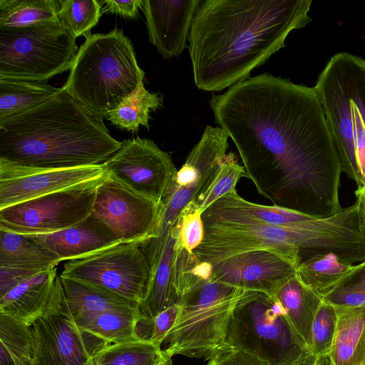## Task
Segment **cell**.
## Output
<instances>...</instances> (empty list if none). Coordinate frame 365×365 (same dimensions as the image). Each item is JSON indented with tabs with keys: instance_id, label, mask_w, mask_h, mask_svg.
<instances>
[{
	"instance_id": "obj_17",
	"label": "cell",
	"mask_w": 365,
	"mask_h": 365,
	"mask_svg": "<svg viewBox=\"0 0 365 365\" xmlns=\"http://www.w3.org/2000/svg\"><path fill=\"white\" fill-rule=\"evenodd\" d=\"M202 0H143L149 41L165 59L187 46L192 22Z\"/></svg>"
},
{
	"instance_id": "obj_34",
	"label": "cell",
	"mask_w": 365,
	"mask_h": 365,
	"mask_svg": "<svg viewBox=\"0 0 365 365\" xmlns=\"http://www.w3.org/2000/svg\"><path fill=\"white\" fill-rule=\"evenodd\" d=\"M177 315L178 305H174L153 317L139 316L135 325L136 339L162 346Z\"/></svg>"
},
{
	"instance_id": "obj_6",
	"label": "cell",
	"mask_w": 365,
	"mask_h": 365,
	"mask_svg": "<svg viewBox=\"0 0 365 365\" xmlns=\"http://www.w3.org/2000/svg\"><path fill=\"white\" fill-rule=\"evenodd\" d=\"M248 292L211 278L190 289L178 302L175 322L163 344L165 357L210 360L222 350L232 312Z\"/></svg>"
},
{
	"instance_id": "obj_35",
	"label": "cell",
	"mask_w": 365,
	"mask_h": 365,
	"mask_svg": "<svg viewBox=\"0 0 365 365\" xmlns=\"http://www.w3.org/2000/svg\"><path fill=\"white\" fill-rule=\"evenodd\" d=\"M177 241L188 252H193L205 237V226L202 213L192 203L181 212L176 223Z\"/></svg>"
},
{
	"instance_id": "obj_18",
	"label": "cell",
	"mask_w": 365,
	"mask_h": 365,
	"mask_svg": "<svg viewBox=\"0 0 365 365\" xmlns=\"http://www.w3.org/2000/svg\"><path fill=\"white\" fill-rule=\"evenodd\" d=\"M28 235L47 247L61 261L81 258L121 242L91 215L82 222L62 230Z\"/></svg>"
},
{
	"instance_id": "obj_10",
	"label": "cell",
	"mask_w": 365,
	"mask_h": 365,
	"mask_svg": "<svg viewBox=\"0 0 365 365\" xmlns=\"http://www.w3.org/2000/svg\"><path fill=\"white\" fill-rule=\"evenodd\" d=\"M143 242H120L68 261L61 275L103 287L140 304L151 282Z\"/></svg>"
},
{
	"instance_id": "obj_11",
	"label": "cell",
	"mask_w": 365,
	"mask_h": 365,
	"mask_svg": "<svg viewBox=\"0 0 365 365\" xmlns=\"http://www.w3.org/2000/svg\"><path fill=\"white\" fill-rule=\"evenodd\" d=\"M106 178L1 209L0 230L23 235H36L75 226L91 215L97 187Z\"/></svg>"
},
{
	"instance_id": "obj_28",
	"label": "cell",
	"mask_w": 365,
	"mask_h": 365,
	"mask_svg": "<svg viewBox=\"0 0 365 365\" xmlns=\"http://www.w3.org/2000/svg\"><path fill=\"white\" fill-rule=\"evenodd\" d=\"M162 103V96L148 91L142 82L132 94L109 112L106 118L123 130L135 132L140 125L149 129L150 113L161 107Z\"/></svg>"
},
{
	"instance_id": "obj_37",
	"label": "cell",
	"mask_w": 365,
	"mask_h": 365,
	"mask_svg": "<svg viewBox=\"0 0 365 365\" xmlns=\"http://www.w3.org/2000/svg\"><path fill=\"white\" fill-rule=\"evenodd\" d=\"M41 272L38 269L0 267V298L17 285Z\"/></svg>"
},
{
	"instance_id": "obj_36",
	"label": "cell",
	"mask_w": 365,
	"mask_h": 365,
	"mask_svg": "<svg viewBox=\"0 0 365 365\" xmlns=\"http://www.w3.org/2000/svg\"><path fill=\"white\" fill-rule=\"evenodd\" d=\"M207 365H270V364L249 350L224 349L212 357Z\"/></svg>"
},
{
	"instance_id": "obj_7",
	"label": "cell",
	"mask_w": 365,
	"mask_h": 365,
	"mask_svg": "<svg viewBox=\"0 0 365 365\" xmlns=\"http://www.w3.org/2000/svg\"><path fill=\"white\" fill-rule=\"evenodd\" d=\"M224 349L253 351L270 365H292L309 351L280 302L252 291L246 294L232 312Z\"/></svg>"
},
{
	"instance_id": "obj_40",
	"label": "cell",
	"mask_w": 365,
	"mask_h": 365,
	"mask_svg": "<svg viewBox=\"0 0 365 365\" xmlns=\"http://www.w3.org/2000/svg\"><path fill=\"white\" fill-rule=\"evenodd\" d=\"M356 201L359 205L363 217H365V184L361 187H359L355 191Z\"/></svg>"
},
{
	"instance_id": "obj_15",
	"label": "cell",
	"mask_w": 365,
	"mask_h": 365,
	"mask_svg": "<svg viewBox=\"0 0 365 365\" xmlns=\"http://www.w3.org/2000/svg\"><path fill=\"white\" fill-rule=\"evenodd\" d=\"M108 176L103 163L68 168H38L0 160V210Z\"/></svg>"
},
{
	"instance_id": "obj_1",
	"label": "cell",
	"mask_w": 365,
	"mask_h": 365,
	"mask_svg": "<svg viewBox=\"0 0 365 365\" xmlns=\"http://www.w3.org/2000/svg\"><path fill=\"white\" fill-rule=\"evenodd\" d=\"M246 177L273 205L323 218L341 209V166L314 87L262 73L209 101Z\"/></svg>"
},
{
	"instance_id": "obj_23",
	"label": "cell",
	"mask_w": 365,
	"mask_h": 365,
	"mask_svg": "<svg viewBox=\"0 0 365 365\" xmlns=\"http://www.w3.org/2000/svg\"><path fill=\"white\" fill-rule=\"evenodd\" d=\"M276 299L292 326L308 345L314 317L324 301L322 296L304 284L296 274L280 288Z\"/></svg>"
},
{
	"instance_id": "obj_14",
	"label": "cell",
	"mask_w": 365,
	"mask_h": 365,
	"mask_svg": "<svg viewBox=\"0 0 365 365\" xmlns=\"http://www.w3.org/2000/svg\"><path fill=\"white\" fill-rule=\"evenodd\" d=\"M30 328L34 365H90L91 337L74 322L62 287L49 307L30 324Z\"/></svg>"
},
{
	"instance_id": "obj_21",
	"label": "cell",
	"mask_w": 365,
	"mask_h": 365,
	"mask_svg": "<svg viewBox=\"0 0 365 365\" xmlns=\"http://www.w3.org/2000/svg\"><path fill=\"white\" fill-rule=\"evenodd\" d=\"M176 238L177 228L174 225L168 235L152 275L148 294L139 304V316L155 317L179 302L174 274Z\"/></svg>"
},
{
	"instance_id": "obj_16",
	"label": "cell",
	"mask_w": 365,
	"mask_h": 365,
	"mask_svg": "<svg viewBox=\"0 0 365 365\" xmlns=\"http://www.w3.org/2000/svg\"><path fill=\"white\" fill-rule=\"evenodd\" d=\"M211 264L212 281L274 299L280 288L297 274L292 264L267 250L239 254Z\"/></svg>"
},
{
	"instance_id": "obj_13",
	"label": "cell",
	"mask_w": 365,
	"mask_h": 365,
	"mask_svg": "<svg viewBox=\"0 0 365 365\" xmlns=\"http://www.w3.org/2000/svg\"><path fill=\"white\" fill-rule=\"evenodd\" d=\"M103 165L110 176L157 202H162L178 172L168 153L153 140L139 137L122 142Z\"/></svg>"
},
{
	"instance_id": "obj_31",
	"label": "cell",
	"mask_w": 365,
	"mask_h": 365,
	"mask_svg": "<svg viewBox=\"0 0 365 365\" xmlns=\"http://www.w3.org/2000/svg\"><path fill=\"white\" fill-rule=\"evenodd\" d=\"M58 18L76 37L86 36L102 15L101 1L60 0Z\"/></svg>"
},
{
	"instance_id": "obj_42",
	"label": "cell",
	"mask_w": 365,
	"mask_h": 365,
	"mask_svg": "<svg viewBox=\"0 0 365 365\" xmlns=\"http://www.w3.org/2000/svg\"><path fill=\"white\" fill-rule=\"evenodd\" d=\"M163 365H172V359L167 361Z\"/></svg>"
},
{
	"instance_id": "obj_9",
	"label": "cell",
	"mask_w": 365,
	"mask_h": 365,
	"mask_svg": "<svg viewBox=\"0 0 365 365\" xmlns=\"http://www.w3.org/2000/svg\"><path fill=\"white\" fill-rule=\"evenodd\" d=\"M66 304L78 327L105 344L136 339L139 303L103 287L60 275Z\"/></svg>"
},
{
	"instance_id": "obj_30",
	"label": "cell",
	"mask_w": 365,
	"mask_h": 365,
	"mask_svg": "<svg viewBox=\"0 0 365 365\" xmlns=\"http://www.w3.org/2000/svg\"><path fill=\"white\" fill-rule=\"evenodd\" d=\"M246 177L234 153L226 154L222 159L218 171L207 188L192 203L202 214L211 205L222 196L236 190L240 179Z\"/></svg>"
},
{
	"instance_id": "obj_25",
	"label": "cell",
	"mask_w": 365,
	"mask_h": 365,
	"mask_svg": "<svg viewBox=\"0 0 365 365\" xmlns=\"http://www.w3.org/2000/svg\"><path fill=\"white\" fill-rule=\"evenodd\" d=\"M168 360L160 346L134 339L96 349L90 365H163Z\"/></svg>"
},
{
	"instance_id": "obj_41",
	"label": "cell",
	"mask_w": 365,
	"mask_h": 365,
	"mask_svg": "<svg viewBox=\"0 0 365 365\" xmlns=\"http://www.w3.org/2000/svg\"><path fill=\"white\" fill-rule=\"evenodd\" d=\"M318 363L319 365H332L328 356L319 358Z\"/></svg>"
},
{
	"instance_id": "obj_38",
	"label": "cell",
	"mask_w": 365,
	"mask_h": 365,
	"mask_svg": "<svg viewBox=\"0 0 365 365\" xmlns=\"http://www.w3.org/2000/svg\"><path fill=\"white\" fill-rule=\"evenodd\" d=\"M101 1L102 4H105L102 13L115 14L130 19L135 18L139 9H142L143 6V0H106Z\"/></svg>"
},
{
	"instance_id": "obj_27",
	"label": "cell",
	"mask_w": 365,
	"mask_h": 365,
	"mask_svg": "<svg viewBox=\"0 0 365 365\" xmlns=\"http://www.w3.org/2000/svg\"><path fill=\"white\" fill-rule=\"evenodd\" d=\"M334 253L317 255L302 262L297 277L322 296L331 290L354 267Z\"/></svg>"
},
{
	"instance_id": "obj_5",
	"label": "cell",
	"mask_w": 365,
	"mask_h": 365,
	"mask_svg": "<svg viewBox=\"0 0 365 365\" xmlns=\"http://www.w3.org/2000/svg\"><path fill=\"white\" fill-rule=\"evenodd\" d=\"M340 160L357 188L365 184V61L334 55L314 86Z\"/></svg>"
},
{
	"instance_id": "obj_22",
	"label": "cell",
	"mask_w": 365,
	"mask_h": 365,
	"mask_svg": "<svg viewBox=\"0 0 365 365\" xmlns=\"http://www.w3.org/2000/svg\"><path fill=\"white\" fill-rule=\"evenodd\" d=\"M60 262L56 254L30 235L0 230V267L44 271Z\"/></svg>"
},
{
	"instance_id": "obj_12",
	"label": "cell",
	"mask_w": 365,
	"mask_h": 365,
	"mask_svg": "<svg viewBox=\"0 0 365 365\" xmlns=\"http://www.w3.org/2000/svg\"><path fill=\"white\" fill-rule=\"evenodd\" d=\"M163 204L141 195L108 176L96 190L91 215L105 224L121 242L156 237Z\"/></svg>"
},
{
	"instance_id": "obj_3",
	"label": "cell",
	"mask_w": 365,
	"mask_h": 365,
	"mask_svg": "<svg viewBox=\"0 0 365 365\" xmlns=\"http://www.w3.org/2000/svg\"><path fill=\"white\" fill-rule=\"evenodd\" d=\"M122 145L103 119L61 89L41 105L0 119V160L38 168L102 164Z\"/></svg>"
},
{
	"instance_id": "obj_29",
	"label": "cell",
	"mask_w": 365,
	"mask_h": 365,
	"mask_svg": "<svg viewBox=\"0 0 365 365\" xmlns=\"http://www.w3.org/2000/svg\"><path fill=\"white\" fill-rule=\"evenodd\" d=\"M0 365H34L30 325L0 314Z\"/></svg>"
},
{
	"instance_id": "obj_39",
	"label": "cell",
	"mask_w": 365,
	"mask_h": 365,
	"mask_svg": "<svg viewBox=\"0 0 365 365\" xmlns=\"http://www.w3.org/2000/svg\"><path fill=\"white\" fill-rule=\"evenodd\" d=\"M319 358L310 351L303 354L292 365H316Z\"/></svg>"
},
{
	"instance_id": "obj_2",
	"label": "cell",
	"mask_w": 365,
	"mask_h": 365,
	"mask_svg": "<svg viewBox=\"0 0 365 365\" xmlns=\"http://www.w3.org/2000/svg\"><path fill=\"white\" fill-rule=\"evenodd\" d=\"M311 0H202L188 38L195 86L221 91L246 80L312 19Z\"/></svg>"
},
{
	"instance_id": "obj_43",
	"label": "cell",
	"mask_w": 365,
	"mask_h": 365,
	"mask_svg": "<svg viewBox=\"0 0 365 365\" xmlns=\"http://www.w3.org/2000/svg\"><path fill=\"white\" fill-rule=\"evenodd\" d=\"M363 227H364V234H365V217H363Z\"/></svg>"
},
{
	"instance_id": "obj_8",
	"label": "cell",
	"mask_w": 365,
	"mask_h": 365,
	"mask_svg": "<svg viewBox=\"0 0 365 365\" xmlns=\"http://www.w3.org/2000/svg\"><path fill=\"white\" fill-rule=\"evenodd\" d=\"M76 39L61 21L0 31V79L47 81L71 70Z\"/></svg>"
},
{
	"instance_id": "obj_26",
	"label": "cell",
	"mask_w": 365,
	"mask_h": 365,
	"mask_svg": "<svg viewBox=\"0 0 365 365\" xmlns=\"http://www.w3.org/2000/svg\"><path fill=\"white\" fill-rule=\"evenodd\" d=\"M60 0H0V31L57 22Z\"/></svg>"
},
{
	"instance_id": "obj_24",
	"label": "cell",
	"mask_w": 365,
	"mask_h": 365,
	"mask_svg": "<svg viewBox=\"0 0 365 365\" xmlns=\"http://www.w3.org/2000/svg\"><path fill=\"white\" fill-rule=\"evenodd\" d=\"M61 89L47 81L0 79V119L32 109Z\"/></svg>"
},
{
	"instance_id": "obj_19",
	"label": "cell",
	"mask_w": 365,
	"mask_h": 365,
	"mask_svg": "<svg viewBox=\"0 0 365 365\" xmlns=\"http://www.w3.org/2000/svg\"><path fill=\"white\" fill-rule=\"evenodd\" d=\"M61 289L56 267L39 272L0 298V314L29 325L53 302Z\"/></svg>"
},
{
	"instance_id": "obj_44",
	"label": "cell",
	"mask_w": 365,
	"mask_h": 365,
	"mask_svg": "<svg viewBox=\"0 0 365 365\" xmlns=\"http://www.w3.org/2000/svg\"><path fill=\"white\" fill-rule=\"evenodd\" d=\"M316 365H319V363H318V361H317V364Z\"/></svg>"
},
{
	"instance_id": "obj_4",
	"label": "cell",
	"mask_w": 365,
	"mask_h": 365,
	"mask_svg": "<svg viewBox=\"0 0 365 365\" xmlns=\"http://www.w3.org/2000/svg\"><path fill=\"white\" fill-rule=\"evenodd\" d=\"M144 77L131 41L115 29L86 36L63 88L103 119L137 89Z\"/></svg>"
},
{
	"instance_id": "obj_33",
	"label": "cell",
	"mask_w": 365,
	"mask_h": 365,
	"mask_svg": "<svg viewBox=\"0 0 365 365\" xmlns=\"http://www.w3.org/2000/svg\"><path fill=\"white\" fill-rule=\"evenodd\" d=\"M336 308L323 301L314 317L308 344L309 351L318 358L330 351L337 324Z\"/></svg>"
},
{
	"instance_id": "obj_20",
	"label": "cell",
	"mask_w": 365,
	"mask_h": 365,
	"mask_svg": "<svg viewBox=\"0 0 365 365\" xmlns=\"http://www.w3.org/2000/svg\"><path fill=\"white\" fill-rule=\"evenodd\" d=\"M337 324L328 357L332 365H365V307H336Z\"/></svg>"
},
{
	"instance_id": "obj_32",
	"label": "cell",
	"mask_w": 365,
	"mask_h": 365,
	"mask_svg": "<svg viewBox=\"0 0 365 365\" xmlns=\"http://www.w3.org/2000/svg\"><path fill=\"white\" fill-rule=\"evenodd\" d=\"M322 297L324 302L335 307H365V261L354 264Z\"/></svg>"
}]
</instances>
